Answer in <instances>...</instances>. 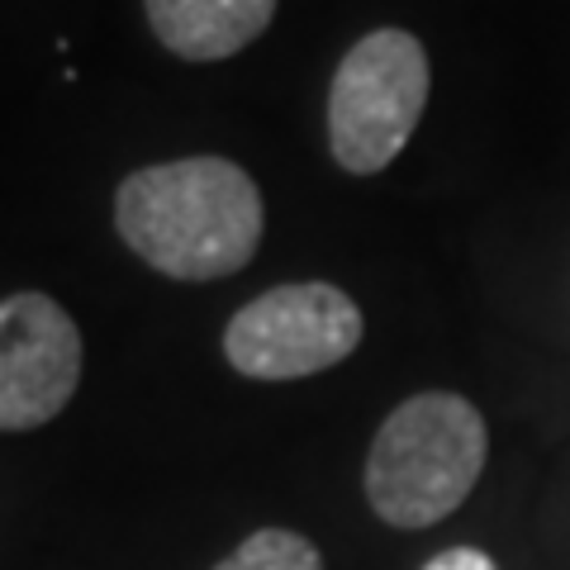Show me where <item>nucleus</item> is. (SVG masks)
Segmentation results:
<instances>
[{
    "mask_svg": "<svg viewBox=\"0 0 570 570\" xmlns=\"http://www.w3.org/2000/svg\"><path fill=\"white\" fill-rule=\"evenodd\" d=\"M115 228L153 272L219 281L253 262L262 243V190L228 157H176L119 181Z\"/></svg>",
    "mask_w": 570,
    "mask_h": 570,
    "instance_id": "obj_1",
    "label": "nucleus"
},
{
    "mask_svg": "<svg viewBox=\"0 0 570 570\" xmlns=\"http://www.w3.org/2000/svg\"><path fill=\"white\" fill-rule=\"evenodd\" d=\"M490 456L485 419L452 390H423L381 423L366 456V499L390 528H433L466 504Z\"/></svg>",
    "mask_w": 570,
    "mask_h": 570,
    "instance_id": "obj_2",
    "label": "nucleus"
},
{
    "mask_svg": "<svg viewBox=\"0 0 570 570\" xmlns=\"http://www.w3.org/2000/svg\"><path fill=\"white\" fill-rule=\"evenodd\" d=\"M428 52L414 33L376 29L347 48L328 86V148L352 176H376L404 153L428 105Z\"/></svg>",
    "mask_w": 570,
    "mask_h": 570,
    "instance_id": "obj_3",
    "label": "nucleus"
},
{
    "mask_svg": "<svg viewBox=\"0 0 570 570\" xmlns=\"http://www.w3.org/2000/svg\"><path fill=\"white\" fill-rule=\"evenodd\" d=\"M362 309L328 281L262 291L228 318L224 356L247 381H299L337 366L362 343Z\"/></svg>",
    "mask_w": 570,
    "mask_h": 570,
    "instance_id": "obj_4",
    "label": "nucleus"
},
{
    "mask_svg": "<svg viewBox=\"0 0 570 570\" xmlns=\"http://www.w3.org/2000/svg\"><path fill=\"white\" fill-rule=\"evenodd\" d=\"M81 328L43 291L0 299V433H29L62 414L81 385Z\"/></svg>",
    "mask_w": 570,
    "mask_h": 570,
    "instance_id": "obj_5",
    "label": "nucleus"
},
{
    "mask_svg": "<svg viewBox=\"0 0 570 570\" xmlns=\"http://www.w3.org/2000/svg\"><path fill=\"white\" fill-rule=\"evenodd\" d=\"M142 10L171 58L224 62L262 39L276 0H142Z\"/></svg>",
    "mask_w": 570,
    "mask_h": 570,
    "instance_id": "obj_6",
    "label": "nucleus"
},
{
    "mask_svg": "<svg viewBox=\"0 0 570 570\" xmlns=\"http://www.w3.org/2000/svg\"><path fill=\"white\" fill-rule=\"evenodd\" d=\"M214 570H324V557L309 538L291 528H257L234 557H224Z\"/></svg>",
    "mask_w": 570,
    "mask_h": 570,
    "instance_id": "obj_7",
    "label": "nucleus"
},
{
    "mask_svg": "<svg viewBox=\"0 0 570 570\" xmlns=\"http://www.w3.org/2000/svg\"><path fill=\"white\" fill-rule=\"evenodd\" d=\"M423 570H499V566L475 547H452V551H438Z\"/></svg>",
    "mask_w": 570,
    "mask_h": 570,
    "instance_id": "obj_8",
    "label": "nucleus"
}]
</instances>
